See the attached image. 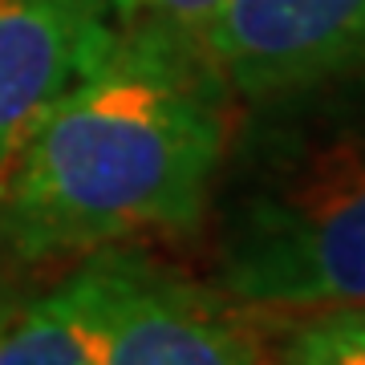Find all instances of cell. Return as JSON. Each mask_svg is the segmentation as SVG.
Wrapping results in <instances>:
<instances>
[{"label":"cell","mask_w":365,"mask_h":365,"mask_svg":"<svg viewBox=\"0 0 365 365\" xmlns=\"http://www.w3.org/2000/svg\"><path fill=\"white\" fill-rule=\"evenodd\" d=\"M122 248L81 256L45 297L13 304L0 321V365H102Z\"/></svg>","instance_id":"obj_6"},{"label":"cell","mask_w":365,"mask_h":365,"mask_svg":"<svg viewBox=\"0 0 365 365\" xmlns=\"http://www.w3.org/2000/svg\"><path fill=\"white\" fill-rule=\"evenodd\" d=\"M272 317L244 309L227 292L122 248L102 365H264Z\"/></svg>","instance_id":"obj_4"},{"label":"cell","mask_w":365,"mask_h":365,"mask_svg":"<svg viewBox=\"0 0 365 365\" xmlns=\"http://www.w3.org/2000/svg\"><path fill=\"white\" fill-rule=\"evenodd\" d=\"M232 102L199 41L134 9L4 158L0 248L57 260L195 232L232 146Z\"/></svg>","instance_id":"obj_1"},{"label":"cell","mask_w":365,"mask_h":365,"mask_svg":"<svg viewBox=\"0 0 365 365\" xmlns=\"http://www.w3.org/2000/svg\"><path fill=\"white\" fill-rule=\"evenodd\" d=\"M134 9L138 0H0V167Z\"/></svg>","instance_id":"obj_5"},{"label":"cell","mask_w":365,"mask_h":365,"mask_svg":"<svg viewBox=\"0 0 365 365\" xmlns=\"http://www.w3.org/2000/svg\"><path fill=\"white\" fill-rule=\"evenodd\" d=\"M199 45L252 106L365 78V0H220Z\"/></svg>","instance_id":"obj_3"},{"label":"cell","mask_w":365,"mask_h":365,"mask_svg":"<svg viewBox=\"0 0 365 365\" xmlns=\"http://www.w3.org/2000/svg\"><path fill=\"white\" fill-rule=\"evenodd\" d=\"M264 110L211 195V284L264 317L365 304V78Z\"/></svg>","instance_id":"obj_2"},{"label":"cell","mask_w":365,"mask_h":365,"mask_svg":"<svg viewBox=\"0 0 365 365\" xmlns=\"http://www.w3.org/2000/svg\"><path fill=\"white\" fill-rule=\"evenodd\" d=\"M272 365H284V361H272Z\"/></svg>","instance_id":"obj_10"},{"label":"cell","mask_w":365,"mask_h":365,"mask_svg":"<svg viewBox=\"0 0 365 365\" xmlns=\"http://www.w3.org/2000/svg\"><path fill=\"white\" fill-rule=\"evenodd\" d=\"M276 361L284 365H365V304L317 309L284 325Z\"/></svg>","instance_id":"obj_7"},{"label":"cell","mask_w":365,"mask_h":365,"mask_svg":"<svg viewBox=\"0 0 365 365\" xmlns=\"http://www.w3.org/2000/svg\"><path fill=\"white\" fill-rule=\"evenodd\" d=\"M138 9H143L146 16L163 21L167 29L182 33V37L199 41L203 25H207L211 13L220 9V0H138Z\"/></svg>","instance_id":"obj_8"},{"label":"cell","mask_w":365,"mask_h":365,"mask_svg":"<svg viewBox=\"0 0 365 365\" xmlns=\"http://www.w3.org/2000/svg\"><path fill=\"white\" fill-rule=\"evenodd\" d=\"M9 309H13V300H9V292H4V288H0V321H4V313H9Z\"/></svg>","instance_id":"obj_9"}]
</instances>
